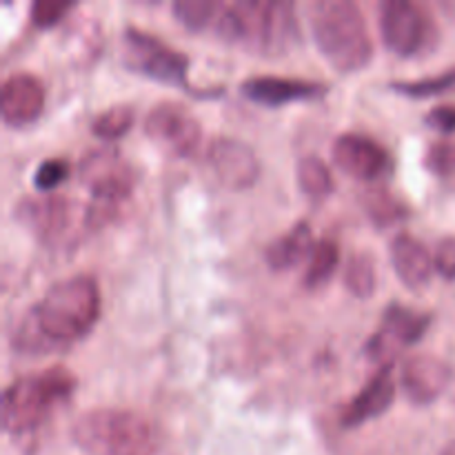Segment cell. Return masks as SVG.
<instances>
[{
  "label": "cell",
  "mask_w": 455,
  "mask_h": 455,
  "mask_svg": "<svg viewBox=\"0 0 455 455\" xmlns=\"http://www.w3.org/2000/svg\"><path fill=\"white\" fill-rule=\"evenodd\" d=\"M102 298L92 275L58 280L22 315L12 333V349L22 355H47L89 336L100 318Z\"/></svg>",
  "instance_id": "6da1fadb"
},
{
  "label": "cell",
  "mask_w": 455,
  "mask_h": 455,
  "mask_svg": "<svg viewBox=\"0 0 455 455\" xmlns=\"http://www.w3.org/2000/svg\"><path fill=\"white\" fill-rule=\"evenodd\" d=\"M213 27L227 43L243 44L262 56L287 53L300 36L296 4L284 0H238L222 4Z\"/></svg>",
  "instance_id": "7a4b0ae2"
},
{
  "label": "cell",
  "mask_w": 455,
  "mask_h": 455,
  "mask_svg": "<svg viewBox=\"0 0 455 455\" xmlns=\"http://www.w3.org/2000/svg\"><path fill=\"white\" fill-rule=\"evenodd\" d=\"M309 27L333 69L354 74L371 60V36L363 9L354 0H315L309 4Z\"/></svg>",
  "instance_id": "3957f363"
},
{
  "label": "cell",
  "mask_w": 455,
  "mask_h": 455,
  "mask_svg": "<svg viewBox=\"0 0 455 455\" xmlns=\"http://www.w3.org/2000/svg\"><path fill=\"white\" fill-rule=\"evenodd\" d=\"M76 444L92 455H154L156 425L132 409H93L74 422Z\"/></svg>",
  "instance_id": "277c9868"
},
{
  "label": "cell",
  "mask_w": 455,
  "mask_h": 455,
  "mask_svg": "<svg viewBox=\"0 0 455 455\" xmlns=\"http://www.w3.org/2000/svg\"><path fill=\"white\" fill-rule=\"evenodd\" d=\"M76 389V376L67 367H49L31 376L16 378L3 391V427L7 434L22 435L38 429L58 404Z\"/></svg>",
  "instance_id": "5b68a950"
},
{
  "label": "cell",
  "mask_w": 455,
  "mask_h": 455,
  "mask_svg": "<svg viewBox=\"0 0 455 455\" xmlns=\"http://www.w3.org/2000/svg\"><path fill=\"white\" fill-rule=\"evenodd\" d=\"M380 36L387 49L403 58L425 53L438 43V27L422 4L413 0H382Z\"/></svg>",
  "instance_id": "8992f818"
},
{
  "label": "cell",
  "mask_w": 455,
  "mask_h": 455,
  "mask_svg": "<svg viewBox=\"0 0 455 455\" xmlns=\"http://www.w3.org/2000/svg\"><path fill=\"white\" fill-rule=\"evenodd\" d=\"M124 62L129 69L154 78L158 83L189 89L187 69L189 58L149 31L127 27L124 31Z\"/></svg>",
  "instance_id": "52a82bcc"
},
{
  "label": "cell",
  "mask_w": 455,
  "mask_h": 455,
  "mask_svg": "<svg viewBox=\"0 0 455 455\" xmlns=\"http://www.w3.org/2000/svg\"><path fill=\"white\" fill-rule=\"evenodd\" d=\"M80 180L89 187L92 198L124 203L136 185V172L116 147L89 149L78 164Z\"/></svg>",
  "instance_id": "ba28073f"
},
{
  "label": "cell",
  "mask_w": 455,
  "mask_h": 455,
  "mask_svg": "<svg viewBox=\"0 0 455 455\" xmlns=\"http://www.w3.org/2000/svg\"><path fill=\"white\" fill-rule=\"evenodd\" d=\"M145 133L173 156H191L203 138V127L189 107L176 100H163L145 116Z\"/></svg>",
  "instance_id": "9c48e42d"
},
{
  "label": "cell",
  "mask_w": 455,
  "mask_h": 455,
  "mask_svg": "<svg viewBox=\"0 0 455 455\" xmlns=\"http://www.w3.org/2000/svg\"><path fill=\"white\" fill-rule=\"evenodd\" d=\"M431 324L429 314H420L416 309L391 302L382 314V323L378 331L373 333L367 345L369 358L382 364H394L395 355L404 351L407 347L416 345Z\"/></svg>",
  "instance_id": "30bf717a"
},
{
  "label": "cell",
  "mask_w": 455,
  "mask_h": 455,
  "mask_svg": "<svg viewBox=\"0 0 455 455\" xmlns=\"http://www.w3.org/2000/svg\"><path fill=\"white\" fill-rule=\"evenodd\" d=\"M76 204L60 194L27 196L16 204V220L47 244L60 243L74 227Z\"/></svg>",
  "instance_id": "8fae6325"
},
{
  "label": "cell",
  "mask_w": 455,
  "mask_h": 455,
  "mask_svg": "<svg viewBox=\"0 0 455 455\" xmlns=\"http://www.w3.org/2000/svg\"><path fill=\"white\" fill-rule=\"evenodd\" d=\"M333 163L358 180H380L394 169V158L382 142L364 133L347 132L333 140Z\"/></svg>",
  "instance_id": "7c38bea8"
},
{
  "label": "cell",
  "mask_w": 455,
  "mask_h": 455,
  "mask_svg": "<svg viewBox=\"0 0 455 455\" xmlns=\"http://www.w3.org/2000/svg\"><path fill=\"white\" fill-rule=\"evenodd\" d=\"M207 163L227 189H249L260 178V158L238 138H216L207 149Z\"/></svg>",
  "instance_id": "4fadbf2b"
},
{
  "label": "cell",
  "mask_w": 455,
  "mask_h": 455,
  "mask_svg": "<svg viewBox=\"0 0 455 455\" xmlns=\"http://www.w3.org/2000/svg\"><path fill=\"white\" fill-rule=\"evenodd\" d=\"M44 109V84L27 71H16L0 87V116L9 127H25L40 118Z\"/></svg>",
  "instance_id": "5bb4252c"
},
{
  "label": "cell",
  "mask_w": 455,
  "mask_h": 455,
  "mask_svg": "<svg viewBox=\"0 0 455 455\" xmlns=\"http://www.w3.org/2000/svg\"><path fill=\"white\" fill-rule=\"evenodd\" d=\"M327 92V84L287 76H251L240 83V93L265 107H283L298 100H314Z\"/></svg>",
  "instance_id": "9a60e30c"
},
{
  "label": "cell",
  "mask_w": 455,
  "mask_h": 455,
  "mask_svg": "<svg viewBox=\"0 0 455 455\" xmlns=\"http://www.w3.org/2000/svg\"><path fill=\"white\" fill-rule=\"evenodd\" d=\"M395 398V380H394V364H382L376 373L367 380V385L360 389L355 398L347 403L342 409L340 422L345 429L364 425L373 418L382 416L391 407Z\"/></svg>",
  "instance_id": "2e32d148"
},
{
  "label": "cell",
  "mask_w": 455,
  "mask_h": 455,
  "mask_svg": "<svg viewBox=\"0 0 455 455\" xmlns=\"http://www.w3.org/2000/svg\"><path fill=\"white\" fill-rule=\"evenodd\" d=\"M400 382L411 403L431 404L451 382V367L435 355H413L404 363Z\"/></svg>",
  "instance_id": "e0dca14e"
},
{
  "label": "cell",
  "mask_w": 455,
  "mask_h": 455,
  "mask_svg": "<svg viewBox=\"0 0 455 455\" xmlns=\"http://www.w3.org/2000/svg\"><path fill=\"white\" fill-rule=\"evenodd\" d=\"M391 262L404 287L422 289L429 284L435 271V260L429 249L411 234H398L391 240Z\"/></svg>",
  "instance_id": "ac0fdd59"
},
{
  "label": "cell",
  "mask_w": 455,
  "mask_h": 455,
  "mask_svg": "<svg viewBox=\"0 0 455 455\" xmlns=\"http://www.w3.org/2000/svg\"><path fill=\"white\" fill-rule=\"evenodd\" d=\"M311 251H314V234L309 222L302 220L265 249V260L274 271H289L300 265L305 258L309 260Z\"/></svg>",
  "instance_id": "d6986e66"
},
{
  "label": "cell",
  "mask_w": 455,
  "mask_h": 455,
  "mask_svg": "<svg viewBox=\"0 0 455 455\" xmlns=\"http://www.w3.org/2000/svg\"><path fill=\"white\" fill-rule=\"evenodd\" d=\"M360 203L378 227H391L409 216L407 203L385 187H371V189L363 191Z\"/></svg>",
  "instance_id": "ffe728a7"
},
{
  "label": "cell",
  "mask_w": 455,
  "mask_h": 455,
  "mask_svg": "<svg viewBox=\"0 0 455 455\" xmlns=\"http://www.w3.org/2000/svg\"><path fill=\"white\" fill-rule=\"evenodd\" d=\"M338 262H340V247L333 238H323L320 243L314 244L309 260H307L305 269V283L307 289H318L336 274Z\"/></svg>",
  "instance_id": "44dd1931"
},
{
  "label": "cell",
  "mask_w": 455,
  "mask_h": 455,
  "mask_svg": "<svg viewBox=\"0 0 455 455\" xmlns=\"http://www.w3.org/2000/svg\"><path fill=\"white\" fill-rule=\"evenodd\" d=\"M296 176L300 189L314 200L327 198V196L333 194V187H336L333 185L331 169L318 156H305V158L298 160Z\"/></svg>",
  "instance_id": "7402d4cb"
},
{
  "label": "cell",
  "mask_w": 455,
  "mask_h": 455,
  "mask_svg": "<svg viewBox=\"0 0 455 455\" xmlns=\"http://www.w3.org/2000/svg\"><path fill=\"white\" fill-rule=\"evenodd\" d=\"M376 260L369 253H354L345 267V287L351 296L367 300L376 293Z\"/></svg>",
  "instance_id": "603a6c76"
},
{
  "label": "cell",
  "mask_w": 455,
  "mask_h": 455,
  "mask_svg": "<svg viewBox=\"0 0 455 455\" xmlns=\"http://www.w3.org/2000/svg\"><path fill=\"white\" fill-rule=\"evenodd\" d=\"M220 7L222 4H216L213 0H176L172 4L176 20L191 31H203L216 25Z\"/></svg>",
  "instance_id": "cb8c5ba5"
},
{
  "label": "cell",
  "mask_w": 455,
  "mask_h": 455,
  "mask_svg": "<svg viewBox=\"0 0 455 455\" xmlns=\"http://www.w3.org/2000/svg\"><path fill=\"white\" fill-rule=\"evenodd\" d=\"M133 118H136V114H133L132 107L114 105L109 107V109L100 111V114L93 118L92 132L93 136H98L100 140H118V138H123L124 133L132 129Z\"/></svg>",
  "instance_id": "d4e9b609"
},
{
  "label": "cell",
  "mask_w": 455,
  "mask_h": 455,
  "mask_svg": "<svg viewBox=\"0 0 455 455\" xmlns=\"http://www.w3.org/2000/svg\"><path fill=\"white\" fill-rule=\"evenodd\" d=\"M391 89L409 98L440 96V93L453 92L455 89V69H447L443 74L420 80H395V83H391Z\"/></svg>",
  "instance_id": "484cf974"
},
{
  "label": "cell",
  "mask_w": 455,
  "mask_h": 455,
  "mask_svg": "<svg viewBox=\"0 0 455 455\" xmlns=\"http://www.w3.org/2000/svg\"><path fill=\"white\" fill-rule=\"evenodd\" d=\"M71 173V164L65 158H47L34 172V187L38 194H53L58 185L67 180Z\"/></svg>",
  "instance_id": "4316f807"
},
{
  "label": "cell",
  "mask_w": 455,
  "mask_h": 455,
  "mask_svg": "<svg viewBox=\"0 0 455 455\" xmlns=\"http://www.w3.org/2000/svg\"><path fill=\"white\" fill-rule=\"evenodd\" d=\"M71 9H74V3H67V0H38V3L31 4L29 18L36 27L47 29V27L60 22Z\"/></svg>",
  "instance_id": "83f0119b"
},
{
  "label": "cell",
  "mask_w": 455,
  "mask_h": 455,
  "mask_svg": "<svg viewBox=\"0 0 455 455\" xmlns=\"http://www.w3.org/2000/svg\"><path fill=\"white\" fill-rule=\"evenodd\" d=\"M425 164L435 176H453L455 173V140H443L429 147Z\"/></svg>",
  "instance_id": "f1b7e54d"
},
{
  "label": "cell",
  "mask_w": 455,
  "mask_h": 455,
  "mask_svg": "<svg viewBox=\"0 0 455 455\" xmlns=\"http://www.w3.org/2000/svg\"><path fill=\"white\" fill-rule=\"evenodd\" d=\"M435 271L447 280H455V235L440 240L434 253Z\"/></svg>",
  "instance_id": "f546056e"
},
{
  "label": "cell",
  "mask_w": 455,
  "mask_h": 455,
  "mask_svg": "<svg viewBox=\"0 0 455 455\" xmlns=\"http://www.w3.org/2000/svg\"><path fill=\"white\" fill-rule=\"evenodd\" d=\"M425 123L431 129L443 133H453L455 132V105H438L425 116Z\"/></svg>",
  "instance_id": "4dcf8cb0"
},
{
  "label": "cell",
  "mask_w": 455,
  "mask_h": 455,
  "mask_svg": "<svg viewBox=\"0 0 455 455\" xmlns=\"http://www.w3.org/2000/svg\"><path fill=\"white\" fill-rule=\"evenodd\" d=\"M443 455H455V443L449 444V447L443 451Z\"/></svg>",
  "instance_id": "1f68e13d"
}]
</instances>
